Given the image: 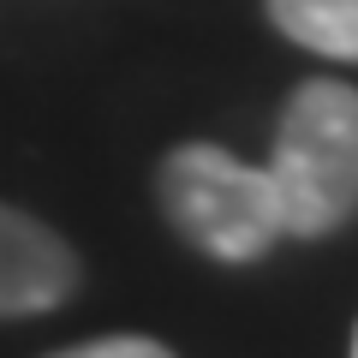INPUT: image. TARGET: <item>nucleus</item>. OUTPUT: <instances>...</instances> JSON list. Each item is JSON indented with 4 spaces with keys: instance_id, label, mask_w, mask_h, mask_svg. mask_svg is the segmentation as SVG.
Segmentation results:
<instances>
[{
    "instance_id": "f03ea898",
    "label": "nucleus",
    "mask_w": 358,
    "mask_h": 358,
    "mask_svg": "<svg viewBox=\"0 0 358 358\" xmlns=\"http://www.w3.org/2000/svg\"><path fill=\"white\" fill-rule=\"evenodd\" d=\"M167 227L215 263H257L287 239L275 185L257 162H239L221 143H179L155 167Z\"/></svg>"
},
{
    "instance_id": "20e7f679",
    "label": "nucleus",
    "mask_w": 358,
    "mask_h": 358,
    "mask_svg": "<svg viewBox=\"0 0 358 358\" xmlns=\"http://www.w3.org/2000/svg\"><path fill=\"white\" fill-rule=\"evenodd\" d=\"M268 24L322 60L358 66V0H263Z\"/></svg>"
},
{
    "instance_id": "39448f33",
    "label": "nucleus",
    "mask_w": 358,
    "mask_h": 358,
    "mask_svg": "<svg viewBox=\"0 0 358 358\" xmlns=\"http://www.w3.org/2000/svg\"><path fill=\"white\" fill-rule=\"evenodd\" d=\"M48 358H179L173 346L150 341V334H96V341H78V346H60Z\"/></svg>"
},
{
    "instance_id": "f257e3e1",
    "label": "nucleus",
    "mask_w": 358,
    "mask_h": 358,
    "mask_svg": "<svg viewBox=\"0 0 358 358\" xmlns=\"http://www.w3.org/2000/svg\"><path fill=\"white\" fill-rule=\"evenodd\" d=\"M263 173L287 239H329L358 221V90L346 78H305L287 96Z\"/></svg>"
},
{
    "instance_id": "7ed1b4c3",
    "label": "nucleus",
    "mask_w": 358,
    "mask_h": 358,
    "mask_svg": "<svg viewBox=\"0 0 358 358\" xmlns=\"http://www.w3.org/2000/svg\"><path fill=\"white\" fill-rule=\"evenodd\" d=\"M84 263L42 215L18 203H0V322L48 317L54 305L78 293Z\"/></svg>"
},
{
    "instance_id": "423d86ee",
    "label": "nucleus",
    "mask_w": 358,
    "mask_h": 358,
    "mask_svg": "<svg viewBox=\"0 0 358 358\" xmlns=\"http://www.w3.org/2000/svg\"><path fill=\"white\" fill-rule=\"evenodd\" d=\"M352 358H358V329H352Z\"/></svg>"
}]
</instances>
